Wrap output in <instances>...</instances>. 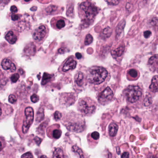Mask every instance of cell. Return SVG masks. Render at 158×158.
I'll return each mask as SVG.
<instances>
[{"instance_id": "1", "label": "cell", "mask_w": 158, "mask_h": 158, "mask_svg": "<svg viewBox=\"0 0 158 158\" xmlns=\"http://www.w3.org/2000/svg\"><path fill=\"white\" fill-rule=\"evenodd\" d=\"M108 76V72L105 68L94 66L90 69L87 79L90 83L99 84L105 81Z\"/></svg>"}, {"instance_id": "2", "label": "cell", "mask_w": 158, "mask_h": 158, "mask_svg": "<svg viewBox=\"0 0 158 158\" xmlns=\"http://www.w3.org/2000/svg\"><path fill=\"white\" fill-rule=\"evenodd\" d=\"M124 94L128 102L135 103L141 96L142 90L138 86L130 85L126 89Z\"/></svg>"}, {"instance_id": "3", "label": "cell", "mask_w": 158, "mask_h": 158, "mask_svg": "<svg viewBox=\"0 0 158 158\" xmlns=\"http://www.w3.org/2000/svg\"><path fill=\"white\" fill-rule=\"evenodd\" d=\"M65 126L67 129L72 131L75 132H80L84 129L85 122L82 118H79V120L71 119L70 121H66Z\"/></svg>"}, {"instance_id": "4", "label": "cell", "mask_w": 158, "mask_h": 158, "mask_svg": "<svg viewBox=\"0 0 158 158\" xmlns=\"http://www.w3.org/2000/svg\"><path fill=\"white\" fill-rule=\"evenodd\" d=\"M25 118L23 122L22 130L23 133L26 134L33 123L34 118L33 108L30 107L26 108L25 110Z\"/></svg>"}, {"instance_id": "5", "label": "cell", "mask_w": 158, "mask_h": 158, "mask_svg": "<svg viewBox=\"0 0 158 158\" xmlns=\"http://www.w3.org/2000/svg\"><path fill=\"white\" fill-rule=\"evenodd\" d=\"M80 8L85 13L86 17L92 19L97 15V9L92 3L89 2H83L81 4Z\"/></svg>"}, {"instance_id": "6", "label": "cell", "mask_w": 158, "mask_h": 158, "mask_svg": "<svg viewBox=\"0 0 158 158\" xmlns=\"http://www.w3.org/2000/svg\"><path fill=\"white\" fill-rule=\"evenodd\" d=\"M78 109L83 115L89 116L95 112L96 107L94 105H88L85 101L82 100L79 102Z\"/></svg>"}, {"instance_id": "7", "label": "cell", "mask_w": 158, "mask_h": 158, "mask_svg": "<svg viewBox=\"0 0 158 158\" xmlns=\"http://www.w3.org/2000/svg\"><path fill=\"white\" fill-rule=\"evenodd\" d=\"M114 94L110 88L107 87L98 96V101L102 105H105L113 98Z\"/></svg>"}, {"instance_id": "8", "label": "cell", "mask_w": 158, "mask_h": 158, "mask_svg": "<svg viewBox=\"0 0 158 158\" xmlns=\"http://www.w3.org/2000/svg\"><path fill=\"white\" fill-rule=\"evenodd\" d=\"M46 33V28L45 26L43 25L39 26L34 31L33 38L35 40L39 41L44 38Z\"/></svg>"}, {"instance_id": "9", "label": "cell", "mask_w": 158, "mask_h": 158, "mask_svg": "<svg viewBox=\"0 0 158 158\" xmlns=\"http://www.w3.org/2000/svg\"><path fill=\"white\" fill-rule=\"evenodd\" d=\"M1 65L4 70H10L11 72H15L17 69L15 64L9 59L3 60L2 62Z\"/></svg>"}, {"instance_id": "10", "label": "cell", "mask_w": 158, "mask_h": 158, "mask_svg": "<svg viewBox=\"0 0 158 158\" xmlns=\"http://www.w3.org/2000/svg\"><path fill=\"white\" fill-rule=\"evenodd\" d=\"M77 66V62L72 59H69L66 61L63 67V72H66L69 70H73Z\"/></svg>"}, {"instance_id": "11", "label": "cell", "mask_w": 158, "mask_h": 158, "mask_svg": "<svg viewBox=\"0 0 158 158\" xmlns=\"http://www.w3.org/2000/svg\"><path fill=\"white\" fill-rule=\"evenodd\" d=\"M149 89L152 92L158 91V75L154 76L152 78Z\"/></svg>"}, {"instance_id": "12", "label": "cell", "mask_w": 158, "mask_h": 158, "mask_svg": "<svg viewBox=\"0 0 158 158\" xmlns=\"http://www.w3.org/2000/svg\"><path fill=\"white\" fill-rule=\"evenodd\" d=\"M5 38H6V40L11 44H14L17 39L16 35H14L13 32L11 31H9L8 32V34L5 36Z\"/></svg>"}, {"instance_id": "13", "label": "cell", "mask_w": 158, "mask_h": 158, "mask_svg": "<svg viewBox=\"0 0 158 158\" xmlns=\"http://www.w3.org/2000/svg\"><path fill=\"white\" fill-rule=\"evenodd\" d=\"M118 129V126L116 123H111L108 127V131L110 136L112 137L116 136L117 134Z\"/></svg>"}, {"instance_id": "14", "label": "cell", "mask_w": 158, "mask_h": 158, "mask_svg": "<svg viewBox=\"0 0 158 158\" xmlns=\"http://www.w3.org/2000/svg\"><path fill=\"white\" fill-rule=\"evenodd\" d=\"M125 26V21L122 20L117 25L116 29V36L117 38H119L121 36V35L123 32V29Z\"/></svg>"}, {"instance_id": "15", "label": "cell", "mask_w": 158, "mask_h": 158, "mask_svg": "<svg viewBox=\"0 0 158 158\" xmlns=\"http://www.w3.org/2000/svg\"><path fill=\"white\" fill-rule=\"evenodd\" d=\"M125 46H121L116 49H114L111 51V54L114 57H119L122 56L123 52H124Z\"/></svg>"}, {"instance_id": "16", "label": "cell", "mask_w": 158, "mask_h": 158, "mask_svg": "<svg viewBox=\"0 0 158 158\" xmlns=\"http://www.w3.org/2000/svg\"><path fill=\"white\" fill-rule=\"evenodd\" d=\"M35 46L34 44H29L25 47L24 49V52L26 53V54L28 55H31L35 54Z\"/></svg>"}, {"instance_id": "17", "label": "cell", "mask_w": 158, "mask_h": 158, "mask_svg": "<svg viewBox=\"0 0 158 158\" xmlns=\"http://www.w3.org/2000/svg\"><path fill=\"white\" fill-rule=\"evenodd\" d=\"M53 158H66L64 154L63 151L60 149L57 148L55 150L53 154Z\"/></svg>"}, {"instance_id": "18", "label": "cell", "mask_w": 158, "mask_h": 158, "mask_svg": "<svg viewBox=\"0 0 158 158\" xmlns=\"http://www.w3.org/2000/svg\"><path fill=\"white\" fill-rule=\"evenodd\" d=\"M112 30L111 28L108 27L104 29L102 33V37L104 39L108 38L110 37L112 35Z\"/></svg>"}, {"instance_id": "19", "label": "cell", "mask_w": 158, "mask_h": 158, "mask_svg": "<svg viewBox=\"0 0 158 158\" xmlns=\"http://www.w3.org/2000/svg\"><path fill=\"white\" fill-rule=\"evenodd\" d=\"M45 117L44 111V109L42 108H40L39 109L37 113L36 118V121L37 122H40L44 119Z\"/></svg>"}, {"instance_id": "20", "label": "cell", "mask_w": 158, "mask_h": 158, "mask_svg": "<svg viewBox=\"0 0 158 158\" xmlns=\"http://www.w3.org/2000/svg\"><path fill=\"white\" fill-rule=\"evenodd\" d=\"M83 79V74L81 72H79L76 74L75 76V81L76 83L79 86L81 85Z\"/></svg>"}, {"instance_id": "21", "label": "cell", "mask_w": 158, "mask_h": 158, "mask_svg": "<svg viewBox=\"0 0 158 158\" xmlns=\"http://www.w3.org/2000/svg\"><path fill=\"white\" fill-rule=\"evenodd\" d=\"M52 76L46 73H44L42 80V85H45L52 79Z\"/></svg>"}, {"instance_id": "22", "label": "cell", "mask_w": 158, "mask_h": 158, "mask_svg": "<svg viewBox=\"0 0 158 158\" xmlns=\"http://www.w3.org/2000/svg\"><path fill=\"white\" fill-rule=\"evenodd\" d=\"M72 150L73 152H76L78 153L80 156V158H84V156H83V152L82 150L81 149H80L79 147L75 145L73 146L72 148Z\"/></svg>"}, {"instance_id": "23", "label": "cell", "mask_w": 158, "mask_h": 158, "mask_svg": "<svg viewBox=\"0 0 158 158\" xmlns=\"http://www.w3.org/2000/svg\"><path fill=\"white\" fill-rule=\"evenodd\" d=\"M158 63V55L152 57L149 60V64L150 65H154Z\"/></svg>"}, {"instance_id": "24", "label": "cell", "mask_w": 158, "mask_h": 158, "mask_svg": "<svg viewBox=\"0 0 158 158\" xmlns=\"http://www.w3.org/2000/svg\"><path fill=\"white\" fill-rule=\"evenodd\" d=\"M47 125V122H44L42 123L39 127L38 129V131L40 134H44L45 130L46 127Z\"/></svg>"}, {"instance_id": "25", "label": "cell", "mask_w": 158, "mask_h": 158, "mask_svg": "<svg viewBox=\"0 0 158 158\" xmlns=\"http://www.w3.org/2000/svg\"><path fill=\"white\" fill-rule=\"evenodd\" d=\"M93 37L90 34H88L85 37V41H84V45L87 46L90 44L93 41Z\"/></svg>"}, {"instance_id": "26", "label": "cell", "mask_w": 158, "mask_h": 158, "mask_svg": "<svg viewBox=\"0 0 158 158\" xmlns=\"http://www.w3.org/2000/svg\"><path fill=\"white\" fill-rule=\"evenodd\" d=\"M62 134L61 131L59 129H55L53 131V136L55 139H59Z\"/></svg>"}, {"instance_id": "27", "label": "cell", "mask_w": 158, "mask_h": 158, "mask_svg": "<svg viewBox=\"0 0 158 158\" xmlns=\"http://www.w3.org/2000/svg\"><path fill=\"white\" fill-rule=\"evenodd\" d=\"M152 103V100L151 96H146L145 99L144 100V105L146 106H148L150 105Z\"/></svg>"}, {"instance_id": "28", "label": "cell", "mask_w": 158, "mask_h": 158, "mask_svg": "<svg viewBox=\"0 0 158 158\" xmlns=\"http://www.w3.org/2000/svg\"><path fill=\"white\" fill-rule=\"evenodd\" d=\"M65 25V22H64V20L61 19L58 20L56 23L57 28L58 29H60L64 27Z\"/></svg>"}, {"instance_id": "29", "label": "cell", "mask_w": 158, "mask_h": 158, "mask_svg": "<svg viewBox=\"0 0 158 158\" xmlns=\"http://www.w3.org/2000/svg\"><path fill=\"white\" fill-rule=\"evenodd\" d=\"M128 73L131 77L134 78H136L137 75H138L137 72L135 69H131V70H129V71H128Z\"/></svg>"}, {"instance_id": "30", "label": "cell", "mask_w": 158, "mask_h": 158, "mask_svg": "<svg viewBox=\"0 0 158 158\" xmlns=\"http://www.w3.org/2000/svg\"><path fill=\"white\" fill-rule=\"evenodd\" d=\"M20 76L19 74L16 73V74H13V75L11 76V81L13 83H14L17 82Z\"/></svg>"}, {"instance_id": "31", "label": "cell", "mask_w": 158, "mask_h": 158, "mask_svg": "<svg viewBox=\"0 0 158 158\" xmlns=\"http://www.w3.org/2000/svg\"><path fill=\"white\" fill-rule=\"evenodd\" d=\"M62 117V114L61 112L59 111H57L55 112L54 114V118L55 120L56 121H58V120H60Z\"/></svg>"}, {"instance_id": "32", "label": "cell", "mask_w": 158, "mask_h": 158, "mask_svg": "<svg viewBox=\"0 0 158 158\" xmlns=\"http://www.w3.org/2000/svg\"><path fill=\"white\" fill-rule=\"evenodd\" d=\"M17 98L16 96L13 95H10L9 96V101L11 104H14L17 102Z\"/></svg>"}, {"instance_id": "33", "label": "cell", "mask_w": 158, "mask_h": 158, "mask_svg": "<svg viewBox=\"0 0 158 158\" xmlns=\"http://www.w3.org/2000/svg\"><path fill=\"white\" fill-rule=\"evenodd\" d=\"M30 99H31V101L33 103H36L38 102L39 100V97L36 94H34L31 96Z\"/></svg>"}, {"instance_id": "34", "label": "cell", "mask_w": 158, "mask_h": 158, "mask_svg": "<svg viewBox=\"0 0 158 158\" xmlns=\"http://www.w3.org/2000/svg\"><path fill=\"white\" fill-rule=\"evenodd\" d=\"M57 7L55 6H53V5H51L49 7H47V9H46V12L48 13H51L53 12L54 11L56 10Z\"/></svg>"}, {"instance_id": "35", "label": "cell", "mask_w": 158, "mask_h": 158, "mask_svg": "<svg viewBox=\"0 0 158 158\" xmlns=\"http://www.w3.org/2000/svg\"><path fill=\"white\" fill-rule=\"evenodd\" d=\"M21 158H33V155L31 152H26L21 156Z\"/></svg>"}, {"instance_id": "36", "label": "cell", "mask_w": 158, "mask_h": 158, "mask_svg": "<svg viewBox=\"0 0 158 158\" xmlns=\"http://www.w3.org/2000/svg\"><path fill=\"white\" fill-rule=\"evenodd\" d=\"M91 136L93 139H94V140H98V139L99 138V133H98L97 132H93L91 134Z\"/></svg>"}, {"instance_id": "37", "label": "cell", "mask_w": 158, "mask_h": 158, "mask_svg": "<svg viewBox=\"0 0 158 158\" xmlns=\"http://www.w3.org/2000/svg\"><path fill=\"white\" fill-rule=\"evenodd\" d=\"M34 141H35L38 146H39L41 142H42V140L41 138H39V137H35L34 138Z\"/></svg>"}, {"instance_id": "38", "label": "cell", "mask_w": 158, "mask_h": 158, "mask_svg": "<svg viewBox=\"0 0 158 158\" xmlns=\"http://www.w3.org/2000/svg\"><path fill=\"white\" fill-rule=\"evenodd\" d=\"M106 2L108 3V4L112 5H117L119 2V1H108Z\"/></svg>"}, {"instance_id": "39", "label": "cell", "mask_w": 158, "mask_h": 158, "mask_svg": "<svg viewBox=\"0 0 158 158\" xmlns=\"http://www.w3.org/2000/svg\"><path fill=\"white\" fill-rule=\"evenodd\" d=\"M151 35V32L150 31H146L144 33V36L146 38L149 37Z\"/></svg>"}, {"instance_id": "40", "label": "cell", "mask_w": 158, "mask_h": 158, "mask_svg": "<svg viewBox=\"0 0 158 158\" xmlns=\"http://www.w3.org/2000/svg\"><path fill=\"white\" fill-rule=\"evenodd\" d=\"M11 19L13 20H14V21H15V20H18L19 16H18V14H12Z\"/></svg>"}, {"instance_id": "41", "label": "cell", "mask_w": 158, "mask_h": 158, "mask_svg": "<svg viewBox=\"0 0 158 158\" xmlns=\"http://www.w3.org/2000/svg\"><path fill=\"white\" fill-rule=\"evenodd\" d=\"M10 10L13 13H17L18 11L17 8L16 7V6L13 5V6H11L10 8Z\"/></svg>"}, {"instance_id": "42", "label": "cell", "mask_w": 158, "mask_h": 158, "mask_svg": "<svg viewBox=\"0 0 158 158\" xmlns=\"http://www.w3.org/2000/svg\"><path fill=\"white\" fill-rule=\"evenodd\" d=\"M129 153L127 152H123V154H122L121 158H129Z\"/></svg>"}, {"instance_id": "43", "label": "cell", "mask_w": 158, "mask_h": 158, "mask_svg": "<svg viewBox=\"0 0 158 158\" xmlns=\"http://www.w3.org/2000/svg\"><path fill=\"white\" fill-rule=\"evenodd\" d=\"M65 47H62V48H60L59 50V52L60 53L62 54L65 52Z\"/></svg>"}, {"instance_id": "44", "label": "cell", "mask_w": 158, "mask_h": 158, "mask_svg": "<svg viewBox=\"0 0 158 158\" xmlns=\"http://www.w3.org/2000/svg\"><path fill=\"white\" fill-rule=\"evenodd\" d=\"M76 57L77 59L79 60V59H81L82 56V54L80 53H76Z\"/></svg>"}, {"instance_id": "45", "label": "cell", "mask_w": 158, "mask_h": 158, "mask_svg": "<svg viewBox=\"0 0 158 158\" xmlns=\"http://www.w3.org/2000/svg\"><path fill=\"white\" fill-rule=\"evenodd\" d=\"M36 8V7H32V8H31V10H32V11H36V10L37 9H35H35Z\"/></svg>"}, {"instance_id": "46", "label": "cell", "mask_w": 158, "mask_h": 158, "mask_svg": "<svg viewBox=\"0 0 158 158\" xmlns=\"http://www.w3.org/2000/svg\"><path fill=\"white\" fill-rule=\"evenodd\" d=\"M40 158H47V157L46 155H43L40 156Z\"/></svg>"}]
</instances>
